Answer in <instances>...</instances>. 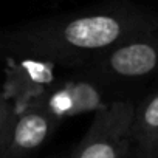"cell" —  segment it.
<instances>
[{
  "instance_id": "8",
  "label": "cell",
  "mask_w": 158,
  "mask_h": 158,
  "mask_svg": "<svg viewBox=\"0 0 158 158\" xmlns=\"http://www.w3.org/2000/svg\"><path fill=\"white\" fill-rule=\"evenodd\" d=\"M14 115H16V109L13 102L8 98H5L3 93H0V158H3V153H5V147H6V141H8Z\"/></svg>"
},
{
  "instance_id": "9",
  "label": "cell",
  "mask_w": 158,
  "mask_h": 158,
  "mask_svg": "<svg viewBox=\"0 0 158 158\" xmlns=\"http://www.w3.org/2000/svg\"><path fill=\"white\" fill-rule=\"evenodd\" d=\"M53 158H67V155H56V156H53Z\"/></svg>"
},
{
  "instance_id": "3",
  "label": "cell",
  "mask_w": 158,
  "mask_h": 158,
  "mask_svg": "<svg viewBox=\"0 0 158 158\" xmlns=\"http://www.w3.org/2000/svg\"><path fill=\"white\" fill-rule=\"evenodd\" d=\"M98 84L133 82L158 73V31L121 42L85 68Z\"/></svg>"
},
{
  "instance_id": "5",
  "label": "cell",
  "mask_w": 158,
  "mask_h": 158,
  "mask_svg": "<svg viewBox=\"0 0 158 158\" xmlns=\"http://www.w3.org/2000/svg\"><path fill=\"white\" fill-rule=\"evenodd\" d=\"M36 101L44 104L60 121L68 116L90 112L96 113L106 106L101 84L92 79H76L60 85H53Z\"/></svg>"
},
{
  "instance_id": "4",
  "label": "cell",
  "mask_w": 158,
  "mask_h": 158,
  "mask_svg": "<svg viewBox=\"0 0 158 158\" xmlns=\"http://www.w3.org/2000/svg\"><path fill=\"white\" fill-rule=\"evenodd\" d=\"M59 124L60 119L39 101L16 110L3 158H30L53 136Z\"/></svg>"
},
{
  "instance_id": "7",
  "label": "cell",
  "mask_w": 158,
  "mask_h": 158,
  "mask_svg": "<svg viewBox=\"0 0 158 158\" xmlns=\"http://www.w3.org/2000/svg\"><path fill=\"white\" fill-rule=\"evenodd\" d=\"M132 158H158V89L135 107Z\"/></svg>"
},
{
  "instance_id": "1",
  "label": "cell",
  "mask_w": 158,
  "mask_h": 158,
  "mask_svg": "<svg viewBox=\"0 0 158 158\" xmlns=\"http://www.w3.org/2000/svg\"><path fill=\"white\" fill-rule=\"evenodd\" d=\"M158 31V13L126 0L0 30V54L85 70L135 36Z\"/></svg>"
},
{
  "instance_id": "2",
  "label": "cell",
  "mask_w": 158,
  "mask_h": 158,
  "mask_svg": "<svg viewBox=\"0 0 158 158\" xmlns=\"http://www.w3.org/2000/svg\"><path fill=\"white\" fill-rule=\"evenodd\" d=\"M133 112L130 101L106 104L95 113L85 135L67 158H132Z\"/></svg>"
},
{
  "instance_id": "6",
  "label": "cell",
  "mask_w": 158,
  "mask_h": 158,
  "mask_svg": "<svg viewBox=\"0 0 158 158\" xmlns=\"http://www.w3.org/2000/svg\"><path fill=\"white\" fill-rule=\"evenodd\" d=\"M3 96L19 110L54 85L51 65L28 59H8Z\"/></svg>"
}]
</instances>
